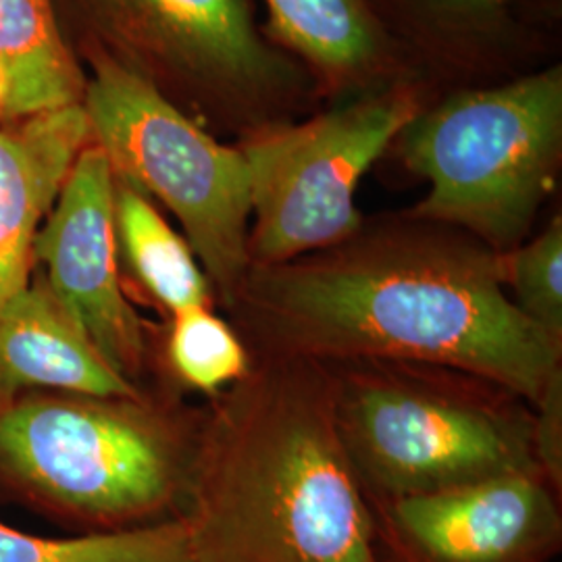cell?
I'll return each mask as SVG.
<instances>
[{"label": "cell", "instance_id": "6da1fadb", "mask_svg": "<svg viewBox=\"0 0 562 562\" xmlns=\"http://www.w3.org/2000/svg\"><path fill=\"white\" fill-rule=\"evenodd\" d=\"M413 222L252 265L227 311L241 340L252 355L448 367L533 406L562 369V344L510 301L501 252L454 227Z\"/></svg>", "mask_w": 562, "mask_h": 562}, {"label": "cell", "instance_id": "7a4b0ae2", "mask_svg": "<svg viewBox=\"0 0 562 562\" xmlns=\"http://www.w3.org/2000/svg\"><path fill=\"white\" fill-rule=\"evenodd\" d=\"M204 406L180 521L192 562H382L327 362L252 355Z\"/></svg>", "mask_w": 562, "mask_h": 562}, {"label": "cell", "instance_id": "3957f363", "mask_svg": "<svg viewBox=\"0 0 562 562\" xmlns=\"http://www.w3.org/2000/svg\"><path fill=\"white\" fill-rule=\"evenodd\" d=\"M204 406L171 390L136 396L25 392L0 401V504L74 536L178 521Z\"/></svg>", "mask_w": 562, "mask_h": 562}, {"label": "cell", "instance_id": "277c9868", "mask_svg": "<svg viewBox=\"0 0 562 562\" xmlns=\"http://www.w3.org/2000/svg\"><path fill=\"white\" fill-rule=\"evenodd\" d=\"M336 423L367 501L538 471L533 406L496 383L419 362H327Z\"/></svg>", "mask_w": 562, "mask_h": 562}, {"label": "cell", "instance_id": "5b68a950", "mask_svg": "<svg viewBox=\"0 0 562 562\" xmlns=\"http://www.w3.org/2000/svg\"><path fill=\"white\" fill-rule=\"evenodd\" d=\"M404 161L429 181L413 220L519 246L550 196L562 146V69L457 94L402 132Z\"/></svg>", "mask_w": 562, "mask_h": 562}, {"label": "cell", "instance_id": "8992f818", "mask_svg": "<svg viewBox=\"0 0 562 562\" xmlns=\"http://www.w3.org/2000/svg\"><path fill=\"white\" fill-rule=\"evenodd\" d=\"M57 13L76 57L101 53L196 123L257 130L301 86L248 0H57Z\"/></svg>", "mask_w": 562, "mask_h": 562}, {"label": "cell", "instance_id": "52a82bcc", "mask_svg": "<svg viewBox=\"0 0 562 562\" xmlns=\"http://www.w3.org/2000/svg\"><path fill=\"white\" fill-rule=\"evenodd\" d=\"M78 59L88 74L81 104L92 140L120 180L178 220L215 302L229 311L250 271V176L240 148L215 140L101 53Z\"/></svg>", "mask_w": 562, "mask_h": 562}, {"label": "cell", "instance_id": "ba28073f", "mask_svg": "<svg viewBox=\"0 0 562 562\" xmlns=\"http://www.w3.org/2000/svg\"><path fill=\"white\" fill-rule=\"evenodd\" d=\"M417 115V97L392 88L304 123L250 130L240 144L255 220L250 267L294 261L359 234L362 176Z\"/></svg>", "mask_w": 562, "mask_h": 562}, {"label": "cell", "instance_id": "9c48e42d", "mask_svg": "<svg viewBox=\"0 0 562 562\" xmlns=\"http://www.w3.org/2000/svg\"><path fill=\"white\" fill-rule=\"evenodd\" d=\"M115 173L94 140L83 146L34 241L36 269L80 323L102 359L136 387L153 383V323L121 283Z\"/></svg>", "mask_w": 562, "mask_h": 562}, {"label": "cell", "instance_id": "30bf717a", "mask_svg": "<svg viewBox=\"0 0 562 562\" xmlns=\"http://www.w3.org/2000/svg\"><path fill=\"white\" fill-rule=\"evenodd\" d=\"M369 506L382 562H548L561 550L559 492L540 471Z\"/></svg>", "mask_w": 562, "mask_h": 562}, {"label": "cell", "instance_id": "8fae6325", "mask_svg": "<svg viewBox=\"0 0 562 562\" xmlns=\"http://www.w3.org/2000/svg\"><path fill=\"white\" fill-rule=\"evenodd\" d=\"M90 140L83 104L0 121V311L32 280L42 223Z\"/></svg>", "mask_w": 562, "mask_h": 562}, {"label": "cell", "instance_id": "7c38bea8", "mask_svg": "<svg viewBox=\"0 0 562 562\" xmlns=\"http://www.w3.org/2000/svg\"><path fill=\"white\" fill-rule=\"evenodd\" d=\"M25 392L94 396L146 392L102 359L38 269L0 311V401Z\"/></svg>", "mask_w": 562, "mask_h": 562}, {"label": "cell", "instance_id": "4fadbf2b", "mask_svg": "<svg viewBox=\"0 0 562 562\" xmlns=\"http://www.w3.org/2000/svg\"><path fill=\"white\" fill-rule=\"evenodd\" d=\"M113 222L121 283L127 299L165 319L190 308H213L215 294L190 244L136 186L115 176Z\"/></svg>", "mask_w": 562, "mask_h": 562}, {"label": "cell", "instance_id": "5bb4252c", "mask_svg": "<svg viewBox=\"0 0 562 562\" xmlns=\"http://www.w3.org/2000/svg\"><path fill=\"white\" fill-rule=\"evenodd\" d=\"M88 74L63 34L57 0H0L4 120L81 104Z\"/></svg>", "mask_w": 562, "mask_h": 562}, {"label": "cell", "instance_id": "9a60e30c", "mask_svg": "<svg viewBox=\"0 0 562 562\" xmlns=\"http://www.w3.org/2000/svg\"><path fill=\"white\" fill-rule=\"evenodd\" d=\"M273 34L325 80L348 86L371 76L385 50L369 0H267Z\"/></svg>", "mask_w": 562, "mask_h": 562}, {"label": "cell", "instance_id": "2e32d148", "mask_svg": "<svg viewBox=\"0 0 562 562\" xmlns=\"http://www.w3.org/2000/svg\"><path fill=\"white\" fill-rule=\"evenodd\" d=\"M153 383L178 394L215 398L250 369V350L213 308H190L153 323Z\"/></svg>", "mask_w": 562, "mask_h": 562}, {"label": "cell", "instance_id": "e0dca14e", "mask_svg": "<svg viewBox=\"0 0 562 562\" xmlns=\"http://www.w3.org/2000/svg\"><path fill=\"white\" fill-rule=\"evenodd\" d=\"M0 562H192L183 522L117 533L44 538L0 522Z\"/></svg>", "mask_w": 562, "mask_h": 562}, {"label": "cell", "instance_id": "ac0fdd59", "mask_svg": "<svg viewBox=\"0 0 562 562\" xmlns=\"http://www.w3.org/2000/svg\"><path fill=\"white\" fill-rule=\"evenodd\" d=\"M510 301L550 340L562 344V220L501 255Z\"/></svg>", "mask_w": 562, "mask_h": 562}, {"label": "cell", "instance_id": "d6986e66", "mask_svg": "<svg viewBox=\"0 0 562 562\" xmlns=\"http://www.w3.org/2000/svg\"><path fill=\"white\" fill-rule=\"evenodd\" d=\"M531 448L538 471L559 494L562 490V369L533 404Z\"/></svg>", "mask_w": 562, "mask_h": 562}, {"label": "cell", "instance_id": "ffe728a7", "mask_svg": "<svg viewBox=\"0 0 562 562\" xmlns=\"http://www.w3.org/2000/svg\"><path fill=\"white\" fill-rule=\"evenodd\" d=\"M440 2H448V4H457V7H492L496 2L503 0H440Z\"/></svg>", "mask_w": 562, "mask_h": 562}, {"label": "cell", "instance_id": "44dd1931", "mask_svg": "<svg viewBox=\"0 0 562 562\" xmlns=\"http://www.w3.org/2000/svg\"><path fill=\"white\" fill-rule=\"evenodd\" d=\"M0 121H4V101H2V90H0Z\"/></svg>", "mask_w": 562, "mask_h": 562}]
</instances>
